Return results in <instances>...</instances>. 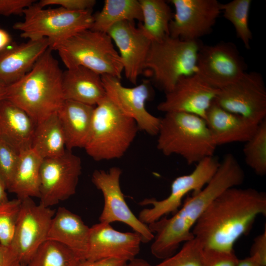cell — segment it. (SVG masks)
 <instances>
[{
	"instance_id": "6da1fadb",
	"label": "cell",
	"mask_w": 266,
	"mask_h": 266,
	"mask_svg": "<svg viewBox=\"0 0 266 266\" xmlns=\"http://www.w3.org/2000/svg\"><path fill=\"white\" fill-rule=\"evenodd\" d=\"M260 215H266V193L252 188L232 187L210 203L192 233L204 248L233 251Z\"/></svg>"
},
{
	"instance_id": "7a4b0ae2",
	"label": "cell",
	"mask_w": 266,
	"mask_h": 266,
	"mask_svg": "<svg viewBox=\"0 0 266 266\" xmlns=\"http://www.w3.org/2000/svg\"><path fill=\"white\" fill-rule=\"evenodd\" d=\"M244 178V170L234 156L226 154L210 181L188 198L172 217L164 216L148 225L155 233L151 246L152 255L162 260L173 255L181 244L194 237L192 229L210 203L227 189L240 185Z\"/></svg>"
},
{
	"instance_id": "3957f363",
	"label": "cell",
	"mask_w": 266,
	"mask_h": 266,
	"mask_svg": "<svg viewBox=\"0 0 266 266\" xmlns=\"http://www.w3.org/2000/svg\"><path fill=\"white\" fill-rule=\"evenodd\" d=\"M49 48L22 78L7 86L5 99L37 124L57 113L64 101L59 64Z\"/></svg>"
},
{
	"instance_id": "277c9868",
	"label": "cell",
	"mask_w": 266,
	"mask_h": 266,
	"mask_svg": "<svg viewBox=\"0 0 266 266\" xmlns=\"http://www.w3.org/2000/svg\"><path fill=\"white\" fill-rule=\"evenodd\" d=\"M157 135L160 151L179 155L189 165L214 156L217 147L205 120L187 113H166Z\"/></svg>"
},
{
	"instance_id": "5b68a950",
	"label": "cell",
	"mask_w": 266,
	"mask_h": 266,
	"mask_svg": "<svg viewBox=\"0 0 266 266\" xmlns=\"http://www.w3.org/2000/svg\"><path fill=\"white\" fill-rule=\"evenodd\" d=\"M138 130L135 121L121 112L106 96L95 106L84 149L96 161L119 159L129 149Z\"/></svg>"
},
{
	"instance_id": "8992f818",
	"label": "cell",
	"mask_w": 266,
	"mask_h": 266,
	"mask_svg": "<svg viewBox=\"0 0 266 266\" xmlns=\"http://www.w3.org/2000/svg\"><path fill=\"white\" fill-rule=\"evenodd\" d=\"M66 68L83 66L121 79L123 66L107 33L87 29L53 46Z\"/></svg>"
},
{
	"instance_id": "52a82bcc",
	"label": "cell",
	"mask_w": 266,
	"mask_h": 266,
	"mask_svg": "<svg viewBox=\"0 0 266 266\" xmlns=\"http://www.w3.org/2000/svg\"><path fill=\"white\" fill-rule=\"evenodd\" d=\"M202 44L168 36L152 42L144 67L154 83L165 94L170 92L182 77L197 72V59Z\"/></svg>"
},
{
	"instance_id": "ba28073f",
	"label": "cell",
	"mask_w": 266,
	"mask_h": 266,
	"mask_svg": "<svg viewBox=\"0 0 266 266\" xmlns=\"http://www.w3.org/2000/svg\"><path fill=\"white\" fill-rule=\"evenodd\" d=\"M22 21L13 26L28 40L47 38L50 48L74 34L91 29L93 22L92 10L71 11L59 7L47 8L34 2L25 9Z\"/></svg>"
},
{
	"instance_id": "9c48e42d",
	"label": "cell",
	"mask_w": 266,
	"mask_h": 266,
	"mask_svg": "<svg viewBox=\"0 0 266 266\" xmlns=\"http://www.w3.org/2000/svg\"><path fill=\"white\" fill-rule=\"evenodd\" d=\"M220 162L214 156L203 159L198 163L189 174L176 177L171 185L168 196L162 200L155 198L140 201L141 206L150 205L139 213L138 218L146 225L156 222L170 213L174 214L180 208L182 201L188 193L200 191L211 179L217 170Z\"/></svg>"
},
{
	"instance_id": "30bf717a",
	"label": "cell",
	"mask_w": 266,
	"mask_h": 266,
	"mask_svg": "<svg viewBox=\"0 0 266 266\" xmlns=\"http://www.w3.org/2000/svg\"><path fill=\"white\" fill-rule=\"evenodd\" d=\"M214 101L225 110L256 123L266 119V88L257 72H246L220 89Z\"/></svg>"
},
{
	"instance_id": "8fae6325",
	"label": "cell",
	"mask_w": 266,
	"mask_h": 266,
	"mask_svg": "<svg viewBox=\"0 0 266 266\" xmlns=\"http://www.w3.org/2000/svg\"><path fill=\"white\" fill-rule=\"evenodd\" d=\"M82 172L80 158L66 150L62 155L43 159L40 170V203L50 207L76 192Z\"/></svg>"
},
{
	"instance_id": "7c38bea8",
	"label": "cell",
	"mask_w": 266,
	"mask_h": 266,
	"mask_svg": "<svg viewBox=\"0 0 266 266\" xmlns=\"http://www.w3.org/2000/svg\"><path fill=\"white\" fill-rule=\"evenodd\" d=\"M14 234L9 246L20 264L26 266L44 242L55 211L32 198L21 200Z\"/></svg>"
},
{
	"instance_id": "4fadbf2b",
	"label": "cell",
	"mask_w": 266,
	"mask_h": 266,
	"mask_svg": "<svg viewBox=\"0 0 266 266\" xmlns=\"http://www.w3.org/2000/svg\"><path fill=\"white\" fill-rule=\"evenodd\" d=\"M122 173V169L117 166L112 167L107 171L97 169L93 172L92 181L101 192L104 199L100 222L123 223L141 236L142 243H148L153 240L154 234L147 225L136 217L127 203L120 184Z\"/></svg>"
},
{
	"instance_id": "5bb4252c",
	"label": "cell",
	"mask_w": 266,
	"mask_h": 266,
	"mask_svg": "<svg viewBox=\"0 0 266 266\" xmlns=\"http://www.w3.org/2000/svg\"><path fill=\"white\" fill-rule=\"evenodd\" d=\"M197 73L220 89L238 80L246 72V64L236 46L230 42L202 45L197 59Z\"/></svg>"
},
{
	"instance_id": "9a60e30c",
	"label": "cell",
	"mask_w": 266,
	"mask_h": 266,
	"mask_svg": "<svg viewBox=\"0 0 266 266\" xmlns=\"http://www.w3.org/2000/svg\"><path fill=\"white\" fill-rule=\"evenodd\" d=\"M175 12L169 26V36L196 41L209 33L216 23L221 3L217 0H171Z\"/></svg>"
},
{
	"instance_id": "2e32d148",
	"label": "cell",
	"mask_w": 266,
	"mask_h": 266,
	"mask_svg": "<svg viewBox=\"0 0 266 266\" xmlns=\"http://www.w3.org/2000/svg\"><path fill=\"white\" fill-rule=\"evenodd\" d=\"M101 76L107 97L118 109L133 119L139 130L151 135H157L161 118L151 114L145 107L152 95L149 82L144 81L135 87H126L116 77Z\"/></svg>"
},
{
	"instance_id": "e0dca14e",
	"label": "cell",
	"mask_w": 266,
	"mask_h": 266,
	"mask_svg": "<svg viewBox=\"0 0 266 266\" xmlns=\"http://www.w3.org/2000/svg\"><path fill=\"white\" fill-rule=\"evenodd\" d=\"M219 91L196 72L181 77L174 88L166 94L165 100L158 105L157 109L165 113H187L205 120Z\"/></svg>"
},
{
	"instance_id": "ac0fdd59",
	"label": "cell",
	"mask_w": 266,
	"mask_h": 266,
	"mask_svg": "<svg viewBox=\"0 0 266 266\" xmlns=\"http://www.w3.org/2000/svg\"><path fill=\"white\" fill-rule=\"evenodd\" d=\"M141 243V236L134 232H120L110 224L100 222L90 228L86 259L115 258L128 262L136 258Z\"/></svg>"
},
{
	"instance_id": "d6986e66",
	"label": "cell",
	"mask_w": 266,
	"mask_h": 266,
	"mask_svg": "<svg viewBox=\"0 0 266 266\" xmlns=\"http://www.w3.org/2000/svg\"><path fill=\"white\" fill-rule=\"evenodd\" d=\"M107 33L118 48L126 78L136 84L139 75L144 71L152 42L135 27L133 22L116 24Z\"/></svg>"
},
{
	"instance_id": "ffe728a7",
	"label": "cell",
	"mask_w": 266,
	"mask_h": 266,
	"mask_svg": "<svg viewBox=\"0 0 266 266\" xmlns=\"http://www.w3.org/2000/svg\"><path fill=\"white\" fill-rule=\"evenodd\" d=\"M47 38L28 40L0 51V82L8 86L20 80L49 48Z\"/></svg>"
},
{
	"instance_id": "44dd1931",
	"label": "cell",
	"mask_w": 266,
	"mask_h": 266,
	"mask_svg": "<svg viewBox=\"0 0 266 266\" xmlns=\"http://www.w3.org/2000/svg\"><path fill=\"white\" fill-rule=\"evenodd\" d=\"M205 121L217 146L245 143L260 124L225 110L214 101L206 113Z\"/></svg>"
},
{
	"instance_id": "7402d4cb",
	"label": "cell",
	"mask_w": 266,
	"mask_h": 266,
	"mask_svg": "<svg viewBox=\"0 0 266 266\" xmlns=\"http://www.w3.org/2000/svg\"><path fill=\"white\" fill-rule=\"evenodd\" d=\"M89 234L90 228L79 215L59 207L52 220L47 240L64 245L82 261L87 258Z\"/></svg>"
},
{
	"instance_id": "603a6c76",
	"label": "cell",
	"mask_w": 266,
	"mask_h": 266,
	"mask_svg": "<svg viewBox=\"0 0 266 266\" xmlns=\"http://www.w3.org/2000/svg\"><path fill=\"white\" fill-rule=\"evenodd\" d=\"M36 123L22 109L4 99L0 102V140L19 153L31 148Z\"/></svg>"
},
{
	"instance_id": "cb8c5ba5",
	"label": "cell",
	"mask_w": 266,
	"mask_h": 266,
	"mask_svg": "<svg viewBox=\"0 0 266 266\" xmlns=\"http://www.w3.org/2000/svg\"><path fill=\"white\" fill-rule=\"evenodd\" d=\"M62 90L65 100L95 106L106 96L101 76L83 66L63 71Z\"/></svg>"
},
{
	"instance_id": "d4e9b609",
	"label": "cell",
	"mask_w": 266,
	"mask_h": 266,
	"mask_svg": "<svg viewBox=\"0 0 266 266\" xmlns=\"http://www.w3.org/2000/svg\"><path fill=\"white\" fill-rule=\"evenodd\" d=\"M95 106L64 100L57 112L64 133L66 150L84 148L87 141Z\"/></svg>"
},
{
	"instance_id": "484cf974",
	"label": "cell",
	"mask_w": 266,
	"mask_h": 266,
	"mask_svg": "<svg viewBox=\"0 0 266 266\" xmlns=\"http://www.w3.org/2000/svg\"><path fill=\"white\" fill-rule=\"evenodd\" d=\"M43 159L31 148L19 153L17 165L7 190L22 200L39 197L40 170Z\"/></svg>"
},
{
	"instance_id": "4316f807",
	"label": "cell",
	"mask_w": 266,
	"mask_h": 266,
	"mask_svg": "<svg viewBox=\"0 0 266 266\" xmlns=\"http://www.w3.org/2000/svg\"><path fill=\"white\" fill-rule=\"evenodd\" d=\"M31 148L42 159L57 157L66 152L65 135L57 113L36 124Z\"/></svg>"
},
{
	"instance_id": "83f0119b",
	"label": "cell",
	"mask_w": 266,
	"mask_h": 266,
	"mask_svg": "<svg viewBox=\"0 0 266 266\" xmlns=\"http://www.w3.org/2000/svg\"><path fill=\"white\" fill-rule=\"evenodd\" d=\"M143 20L137 0H105L100 11L93 14L92 30L107 33L114 25L124 21Z\"/></svg>"
},
{
	"instance_id": "f1b7e54d",
	"label": "cell",
	"mask_w": 266,
	"mask_h": 266,
	"mask_svg": "<svg viewBox=\"0 0 266 266\" xmlns=\"http://www.w3.org/2000/svg\"><path fill=\"white\" fill-rule=\"evenodd\" d=\"M142 23L138 28L151 42H160L169 36V26L173 13L163 0H139Z\"/></svg>"
},
{
	"instance_id": "f546056e",
	"label": "cell",
	"mask_w": 266,
	"mask_h": 266,
	"mask_svg": "<svg viewBox=\"0 0 266 266\" xmlns=\"http://www.w3.org/2000/svg\"><path fill=\"white\" fill-rule=\"evenodd\" d=\"M80 261L75 254L64 245L46 240L26 266H77Z\"/></svg>"
},
{
	"instance_id": "4dcf8cb0",
	"label": "cell",
	"mask_w": 266,
	"mask_h": 266,
	"mask_svg": "<svg viewBox=\"0 0 266 266\" xmlns=\"http://www.w3.org/2000/svg\"><path fill=\"white\" fill-rule=\"evenodd\" d=\"M251 0H233L221 5L224 17L233 26L236 34L247 49L250 48L252 33L249 27Z\"/></svg>"
},
{
	"instance_id": "1f68e13d",
	"label": "cell",
	"mask_w": 266,
	"mask_h": 266,
	"mask_svg": "<svg viewBox=\"0 0 266 266\" xmlns=\"http://www.w3.org/2000/svg\"><path fill=\"white\" fill-rule=\"evenodd\" d=\"M245 162L259 176L266 174V119L260 123L251 138L245 142Z\"/></svg>"
},
{
	"instance_id": "d6a6232c",
	"label": "cell",
	"mask_w": 266,
	"mask_h": 266,
	"mask_svg": "<svg viewBox=\"0 0 266 266\" xmlns=\"http://www.w3.org/2000/svg\"><path fill=\"white\" fill-rule=\"evenodd\" d=\"M204 247L195 237L184 243L180 250L154 266H203Z\"/></svg>"
},
{
	"instance_id": "836d02e7",
	"label": "cell",
	"mask_w": 266,
	"mask_h": 266,
	"mask_svg": "<svg viewBox=\"0 0 266 266\" xmlns=\"http://www.w3.org/2000/svg\"><path fill=\"white\" fill-rule=\"evenodd\" d=\"M21 203L17 198L0 204V243L5 246L12 241Z\"/></svg>"
},
{
	"instance_id": "e575fe53",
	"label": "cell",
	"mask_w": 266,
	"mask_h": 266,
	"mask_svg": "<svg viewBox=\"0 0 266 266\" xmlns=\"http://www.w3.org/2000/svg\"><path fill=\"white\" fill-rule=\"evenodd\" d=\"M19 159V153L0 140V178L7 190L11 182Z\"/></svg>"
},
{
	"instance_id": "d590c367",
	"label": "cell",
	"mask_w": 266,
	"mask_h": 266,
	"mask_svg": "<svg viewBox=\"0 0 266 266\" xmlns=\"http://www.w3.org/2000/svg\"><path fill=\"white\" fill-rule=\"evenodd\" d=\"M239 260L234 250L204 248L203 266H237Z\"/></svg>"
},
{
	"instance_id": "8d00e7d4",
	"label": "cell",
	"mask_w": 266,
	"mask_h": 266,
	"mask_svg": "<svg viewBox=\"0 0 266 266\" xmlns=\"http://www.w3.org/2000/svg\"><path fill=\"white\" fill-rule=\"evenodd\" d=\"M41 7L49 5H58L71 11L92 10L96 3L95 0H41L37 2Z\"/></svg>"
},
{
	"instance_id": "74e56055",
	"label": "cell",
	"mask_w": 266,
	"mask_h": 266,
	"mask_svg": "<svg viewBox=\"0 0 266 266\" xmlns=\"http://www.w3.org/2000/svg\"><path fill=\"white\" fill-rule=\"evenodd\" d=\"M34 1L33 0H0V15H23L25 9Z\"/></svg>"
},
{
	"instance_id": "f35d334b",
	"label": "cell",
	"mask_w": 266,
	"mask_h": 266,
	"mask_svg": "<svg viewBox=\"0 0 266 266\" xmlns=\"http://www.w3.org/2000/svg\"><path fill=\"white\" fill-rule=\"evenodd\" d=\"M250 256L262 266H266V227L263 233L254 239L251 247Z\"/></svg>"
},
{
	"instance_id": "ab89813d",
	"label": "cell",
	"mask_w": 266,
	"mask_h": 266,
	"mask_svg": "<svg viewBox=\"0 0 266 266\" xmlns=\"http://www.w3.org/2000/svg\"><path fill=\"white\" fill-rule=\"evenodd\" d=\"M20 263L9 246L0 243V266H19Z\"/></svg>"
},
{
	"instance_id": "60d3db41",
	"label": "cell",
	"mask_w": 266,
	"mask_h": 266,
	"mask_svg": "<svg viewBox=\"0 0 266 266\" xmlns=\"http://www.w3.org/2000/svg\"><path fill=\"white\" fill-rule=\"evenodd\" d=\"M127 262L115 258H105L97 260L80 261L77 266H123Z\"/></svg>"
},
{
	"instance_id": "b9f144b4",
	"label": "cell",
	"mask_w": 266,
	"mask_h": 266,
	"mask_svg": "<svg viewBox=\"0 0 266 266\" xmlns=\"http://www.w3.org/2000/svg\"><path fill=\"white\" fill-rule=\"evenodd\" d=\"M12 39L10 35L5 30L0 28V51L10 45Z\"/></svg>"
},
{
	"instance_id": "7bdbcfd3",
	"label": "cell",
	"mask_w": 266,
	"mask_h": 266,
	"mask_svg": "<svg viewBox=\"0 0 266 266\" xmlns=\"http://www.w3.org/2000/svg\"><path fill=\"white\" fill-rule=\"evenodd\" d=\"M123 266H153L145 260L135 258L127 262Z\"/></svg>"
},
{
	"instance_id": "ee69618b",
	"label": "cell",
	"mask_w": 266,
	"mask_h": 266,
	"mask_svg": "<svg viewBox=\"0 0 266 266\" xmlns=\"http://www.w3.org/2000/svg\"><path fill=\"white\" fill-rule=\"evenodd\" d=\"M237 266H262L253 258L249 256L244 259L239 260Z\"/></svg>"
},
{
	"instance_id": "f6af8a7d",
	"label": "cell",
	"mask_w": 266,
	"mask_h": 266,
	"mask_svg": "<svg viewBox=\"0 0 266 266\" xmlns=\"http://www.w3.org/2000/svg\"><path fill=\"white\" fill-rule=\"evenodd\" d=\"M6 190L7 189L5 184L0 178V204L6 202L8 200Z\"/></svg>"
},
{
	"instance_id": "bcb514c9",
	"label": "cell",
	"mask_w": 266,
	"mask_h": 266,
	"mask_svg": "<svg viewBox=\"0 0 266 266\" xmlns=\"http://www.w3.org/2000/svg\"><path fill=\"white\" fill-rule=\"evenodd\" d=\"M7 86L0 82V102L5 99Z\"/></svg>"
},
{
	"instance_id": "7dc6e473",
	"label": "cell",
	"mask_w": 266,
	"mask_h": 266,
	"mask_svg": "<svg viewBox=\"0 0 266 266\" xmlns=\"http://www.w3.org/2000/svg\"><path fill=\"white\" fill-rule=\"evenodd\" d=\"M19 266H26L25 265L20 264Z\"/></svg>"
}]
</instances>
